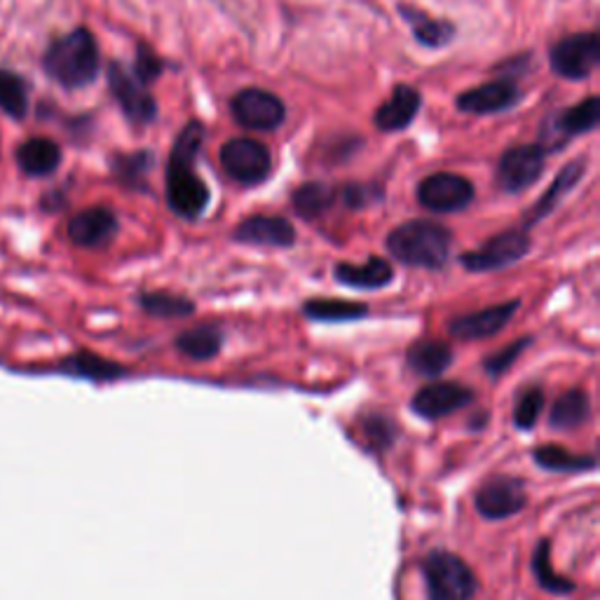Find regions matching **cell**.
Returning a JSON list of instances; mask_svg holds the SVG:
<instances>
[{
    "label": "cell",
    "mask_w": 600,
    "mask_h": 600,
    "mask_svg": "<svg viewBox=\"0 0 600 600\" xmlns=\"http://www.w3.org/2000/svg\"><path fill=\"white\" fill-rule=\"evenodd\" d=\"M204 141V127L195 120L178 134L167 164V204L176 216L198 218L209 204V188L195 172V160Z\"/></svg>",
    "instance_id": "6da1fadb"
},
{
    "label": "cell",
    "mask_w": 600,
    "mask_h": 600,
    "mask_svg": "<svg viewBox=\"0 0 600 600\" xmlns=\"http://www.w3.org/2000/svg\"><path fill=\"white\" fill-rule=\"evenodd\" d=\"M450 249H453V233L446 225L425 218L401 223L387 237V251L399 263L411 267L441 270L450 259Z\"/></svg>",
    "instance_id": "7a4b0ae2"
},
{
    "label": "cell",
    "mask_w": 600,
    "mask_h": 600,
    "mask_svg": "<svg viewBox=\"0 0 600 600\" xmlns=\"http://www.w3.org/2000/svg\"><path fill=\"white\" fill-rule=\"evenodd\" d=\"M45 71L68 89H78L95 83L99 75V48L87 28H75L68 36L59 38L45 52Z\"/></svg>",
    "instance_id": "3957f363"
},
{
    "label": "cell",
    "mask_w": 600,
    "mask_h": 600,
    "mask_svg": "<svg viewBox=\"0 0 600 600\" xmlns=\"http://www.w3.org/2000/svg\"><path fill=\"white\" fill-rule=\"evenodd\" d=\"M427 600H472L478 582L474 570L458 553L446 549L429 551L423 561Z\"/></svg>",
    "instance_id": "277c9868"
},
{
    "label": "cell",
    "mask_w": 600,
    "mask_h": 600,
    "mask_svg": "<svg viewBox=\"0 0 600 600\" xmlns=\"http://www.w3.org/2000/svg\"><path fill=\"white\" fill-rule=\"evenodd\" d=\"M530 251V235L525 230H507L490 237L484 247L467 251L460 257V263L470 273H498L509 265L518 263Z\"/></svg>",
    "instance_id": "5b68a950"
},
{
    "label": "cell",
    "mask_w": 600,
    "mask_h": 600,
    "mask_svg": "<svg viewBox=\"0 0 600 600\" xmlns=\"http://www.w3.org/2000/svg\"><path fill=\"white\" fill-rule=\"evenodd\" d=\"M225 174L242 186L263 184L273 170V155L257 139H233L221 148Z\"/></svg>",
    "instance_id": "8992f818"
},
{
    "label": "cell",
    "mask_w": 600,
    "mask_h": 600,
    "mask_svg": "<svg viewBox=\"0 0 600 600\" xmlns=\"http://www.w3.org/2000/svg\"><path fill=\"white\" fill-rule=\"evenodd\" d=\"M528 492L518 476H492L476 490L474 507L488 521H504L523 512Z\"/></svg>",
    "instance_id": "52a82bcc"
},
{
    "label": "cell",
    "mask_w": 600,
    "mask_h": 600,
    "mask_svg": "<svg viewBox=\"0 0 600 600\" xmlns=\"http://www.w3.org/2000/svg\"><path fill=\"white\" fill-rule=\"evenodd\" d=\"M417 200L434 214H455L472 204L474 184L460 174H432L420 184Z\"/></svg>",
    "instance_id": "ba28073f"
},
{
    "label": "cell",
    "mask_w": 600,
    "mask_h": 600,
    "mask_svg": "<svg viewBox=\"0 0 600 600\" xmlns=\"http://www.w3.org/2000/svg\"><path fill=\"white\" fill-rule=\"evenodd\" d=\"M600 64V42L596 34H577L563 38L551 50V68L559 78L584 80Z\"/></svg>",
    "instance_id": "9c48e42d"
},
{
    "label": "cell",
    "mask_w": 600,
    "mask_h": 600,
    "mask_svg": "<svg viewBox=\"0 0 600 600\" xmlns=\"http://www.w3.org/2000/svg\"><path fill=\"white\" fill-rule=\"evenodd\" d=\"M518 308H521L518 300H507V303L490 305L478 312L460 314V317L448 322V334L455 340H464V342L492 338L502 334L504 328L514 322Z\"/></svg>",
    "instance_id": "30bf717a"
},
{
    "label": "cell",
    "mask_w": 600,
    "mask_h": 600,
    "mask_svg": "<svg viewBox=\"0 0 600 600\" xmlns=\"http://www.w3.org/2000/svg\"><path fill=\"white\" fill-rule=\"evenodd\" d=\"M233 113L239 125L257 132H273L287 117V109H284L282 99L259 87H249L237 92V97L233 99Z\"/></svg>",
    "instance_id": "8fae6325"
},
{
    "label": "cell",
    "mask_w": 600,
    "mask_h": 600,
    "mask_svg": "<svg viewBox=\"0 0 600 600\" xmlns=\"http://www.w3.org/2000/svg\"><path fill=\"white\" fill-rule=\"evenodd\" d=\"M474 399V389L462 383H432L417 389V395L411 399V409L415 415L434 423V420L467 409Z\"/></svg>",
    "instance_id": "7c38bea8"
},
{
    "label": "cell",
    "mask_w": 600,
    "mask_h": 600,
    "mask_svg": "<svg viewBox=\"0 0 600 600\" xmlns=\"http://www.w3.org/2000/svg\"><path fill=\"white\" fill-rule=\"evenodd\" d=\"M545 170V148L542 146H516L500 158L498 184L507 192H521L530 188Z\"/></svg>",
    "instance_id": "4fadbf2b"
},
{
    "label": "cell",
    "mask_w": 600,
    "mask_h": 600,
    "mask_svg": "<svg viewBox=\"0 0 600 600\" xmlns=\"http://www.w3.org/2000/svg\"><path fill=\"white\" fill-rule=\"evenodd\" d=\"M109 83L113 89V97L117 99L120 107H123L129 120L141 125L153 123L158 115V103L146 92V85L137 80V75L127 71L123 64H111Z\"/></svg>",
    "instance_id": "5bb4252c"
},
{
    "label": "cell",
    "mask_w": 600,
    "mask_h": 600,
    "mask_svg": "<svg viewBox=\"0 0 600 600\" xmlns=\"http://www.w3.org/2000/svg\"><path fill=\"white\" fill-rule=\"evenodd\" d=\"M235 242L253 245V247H273L289 249L296 242V228L282 216H249L237 225Z\"/></svg>",
    "instance_id": "9a60e30c"
},
{
    "label": "cell",
    "mask_w": 600,
    "mask_h": 600,
    "mask_svg": "<svg viewBox=\"0 0 600 600\" xmlns=\"http://www.w3.org/2000/svg\"><path fill=\"white\" fill-rule=\"evenodd\" d=\"M600 123V101L598 97L584 99L577 107L567 109L557 120H551L547 125L545 134V150L549 148H561L570 137H577V134H587L596 129Z\"/></svg>",
    "instance_id": "2e32d148"
},
{
    "label": "cell",
    "mask_w": 600,
    "mask_h": 600,
    "mask_svg": "<svg viewBox=\"0 0 600 600\" xmlns=\"http://www.w3.org/2000/svg\"><path fill=\"white\" fill-rule=\"evenodd\" d=\"M518 99L521 89L512 80H495L462 92L458 99V109L472 115H490L516 107Z\"/></svg>",
    "instance_id": "e0dca14e"
},
{
    "label": "cell",
    "mask_w": 600,
    "mask_h": 600,
    "mask_svg": "<svg viewBox=\"0 0 600 600\" xmlns=\"http://www.w3.org/2000/svg\"><path fill=\"white\" fill-rule=\"evenodd\" d=\"M117 233V216L107 207H92L75 214L68 223V237L73 245L97 249L109 245Z\"/></svg>",
    "instance_id": "ac0fdd59"
},
{
    "label": "cell",
    "mask_w": 600,
    "mask_h": 600,
    "mask_svg": "<svg viewBox=\"0 0 600 600\" xmlns=\"http://www.w3.org/2000/svg\"><path fill=\"white\" fill-rule=\"evenodd\" d=\"M334 277H336V282H340L342 287H348V289L378 291V289H385L387 284H392L395 270H392V265H389V261L371 257L364 265L338 263L334 267Z\"/></svg>",
    "instance_id": "d6986e66"
},
{
    "label": "cell",
    "mask_w": 600,
    "mask_h": 600,
    "mask_svg": "<svg viewBox=\"0 0 600 600\" xmlns=\"http://www.w3.org/2000/svg\"><path fill=\"white\" fill-rule=\"evenodd\" d=\"M420 103H423V99H420L417 89H413L409 85H397L392 89V97H389L383 107L375 111L373 123L383 132L407 129L415 120V115L420 111Z\"/></svg>",
    "instance_id": "ffe728a7"
},
{
    "label": "cell",
    "mask_w": 600,
    "mask_h": 600,
    "mask_svg": "<svg viewBox=\"0 0 600 600\" xmlns=\"http://www.w3.org/2000/svg\"><path fill=\"white\" fill-rule=\"evenodd\" d=\"M453 348L443 340H417L407 352V364L423 378H437L453 364Z\"/></svg>",
    "instance_id": "44dd1931"
},
{
    "label": "cell",
    "mask_w": 600,
    "mask_h": 600,
    "mask_svg": "<svg viewBox=\"0 0 600 600\" xmlns=\"http://www.w3.org/2000/svg\"><path fill=\"white\" fill-rule=\"evenodd\" d=\"M223 332L214 324L192 326L176 338V350L192 362H212L223 350Z\"/></svg>",
    "instance_id": "7402d4cb"
},
{
    "label": "cell",
    "mask_w": 600,
    "mask_h": 600,
    "mask_svg": "<svg viewBox=\"0 0 600 600\" xmlns=\"http://www.w3.org/2000/svg\"><path fill=\"white\" fill-rule=\"evenodd\" d=\"M591 415V397L584 387H573L553 401L549 425L553 429H577Z\"/></svg>",
    "instance_id": "603a6c76"
},
{
    "label": "cell",
    "mask_w": 600,
    "mask_h": 600,
    "mask_svg": "<svg viewBox=\"0 0 600 600\" xmlns=\"http://www.w3.org/2000/svg\"><path fill=\"white\" fill-rule=\"evenodd\" d=\"M17 162L28 176H48L62 162V148L50 139H28L17 150Z\"/></svg>",
    "instance_id": "cb8c5ba5"
},
{
    "label": "cell",
    "mask_w": 600,
    "mask_h": 600,
    "mask_svg": "<svg viewBox=\"0 0 600 600\" xmlns=\"http://www.w3.org/2000/svg\"><path fill=\"white\" fill-rule=\"evenodd\" d=\"M303 314L312 322L324 324H342L364 320L368 314V308L364 303H354V300H340V298H314L303 305Z\"/></svg>",
    "instance_id": "d4e9b609"
},
{
    "label": "cell",
    "mask_w": 600,
    "mask_h": 600,
    "mask_svg": "<svg viewBox=\"0 0 600 600\" xmlns=\"http://www.w3.org/2000/svg\"><path fill=\"white\" fill-rule=\"evenodd\" d=\"M399 12L407 17L409 26L413 28L415 40L427 45V48H443L446 42L453 40V34H455L453 24H448L443 20H434V17H429V14L420 12L415 8H409V5H401Z\"/></svg>",
    "instance_id": "484cf974"
},
{
    "label": "cell",
    "mask_w": 600,
    "mask_h": 600,
    "mask_svg": "<svg viewBox=\"0 0 600 600\" xmlns=\"http://www.w3.org/2000/svg\"><path fill=\"white\" fill-rule=\"evenodd\" d=\"M64 373L78 375V378H89V380H117L127 375V368L120 366L115 362H109V359L97 357L92 352H78L68 357L62 364Z\"/></svg>",
    "instance_id": "4316f807"
},
{
    "label": "cell",
    "mask_w": 600,
    "mask_h": 600,
    "mask_svg": "<svg viewBox=\"0 0 600 600\" xmlns=\"http://www.w3.org/2000/svg\"><path fill=\"white\" fill-rule=\"evenodd\" d=\"M139 305L150 317L160 320H184L195 312V303L190 298L170 291H143L139 296Z\"/></svg>",
    "instance_id": "83f0119b"
},
{
    "label": "cell",
    "mask_w": 600,
    "mask_h": 600,
    "mask_svg": "<svg viewBox=\"0 0 600 600\" xmlns=\"http://www.w3.org/2000/svg\"><path fill=\"white\" fill-rule=\"evenodd\" d=\"M582 174H584V162L567 164V167L557 176V182H553L551 188L542 195V200H539L533 207V212L528 214V218H525V223L533 225L537 221H542L545 216H549L553 212V207H557L563 200V195H567L570 190L575 188V184L579 182Z\"/></svg>",
    "instance_id": "f1b7e54d"
},
{
    "label": "cell",
    "mask_w": 600,
    "mask_h": 600,
    "mask_svg": "<svg viewBox=\"0 0 600 600\" xmlns=\"http://www.w3.org/2000/svg\"><path fill=\"white\" fill-rule=\"evenodd\" d=\"M537 467L557 474H573V472H589L596 467L593 455H575L561 446H539L535 450Z\"/></svg>",
    "instance_id": "f546056e"
},
{
    "label": "cell",
    "mask_w": 600,
    "mask_h": 600,
    "mask_svg": "<svg viewBox=\"0 0 600 600\" xmlns=\"http://www.w3.org/2000/svg\"><path fill=\"white\" fill-rule=\"evenodd\" d=\"M533 573L539 587H542L547 593H557V596H567L575 591V582H570L561 575H557V570L551 567V542L549 539H542L535 547L533 553Z\"/></svg>",
    "instance_id": "4dcf8cb0"
},
{
    "label": "cell",
    "mask_w": 600,
    "mask_h": 600,
    "mask_svg": "<svg viewBox=\"0 0 600 600\" xmlns=\"http://www.w3.org/2000/svg\"><path fill=\"white\" fill-rule=\"evenodd\" d=\"M336 202V190L326 184H305L293 192V209L308 221L320 218Z\"/></svg>",
    "instance_id": "1f68e13d"
},
{
    "label": "cell",
    "mask_w": 600,
    "mask_h": 600,
    "mask_svg": "<svg viewBox=\"0 0 600 600\" xmlns=\"http://www.w3.org/2000/svg\"><path fill=\"white\" fill-rule=\"evenodd\" d=\"M362 434L373 453H385L387 448L395 446L397 425L392 417H387L383 413H371L362 417Z\"/></svg>",
    "instance_id": "d6a6232c"
},
{
    "label": "cell",
    "mask_w": 600,
    "mask_h": 600,
    "mask_svg": "<svg viewBox=\"0 0 600 600\" xmlns=\"http://www.w3.org/2000/svg\"><path fill=\"white\" fill-rule=\"evenodd\" d=\"M0 109L12 117H24L28 109V92L24 80L20 75L3 68H0Z\"/></svg>",
    "instance_id": "836d02e7"
},
{
    "label": "cell",
    "mask_w": 600,
    "mask_h": 600,
    "mask_svg": "<svg viewBox=\"0 0 600 600\" xmlns=\"http://www.w3.org/2000/svg\"><path fill=\"white\" fill-rule=\"evenodd\" d=\"M542 411H545V389L539 385L523 389L514 403V425L518 429H533Z\"/></svg>",
    "instance_id": "e575fe53"
},
{
    "label": "cell",
    "mask_w": 600,
    "mask_h": 600,
    "mask_svg": "<svg viewBox=\"0 0 600 600\" xmlns=\"http://www.w3.org/2000/svg\"><path fill=\"white\" fill-rule=\"evenodd\" d=\"M150 164H153V155L148 153H134V155H125L115 160V174L120 176V182H125L127 186H137L141 178L146 176V172L150 170Z\"/></svg>",
    "instance_id": "d590c367"
},
{
    "label": "cell",
    "mask_w": 600,
    "mask_h": 600,
    "mask_svg": "<svg viewBox=\"0 0 600 600\" xmlns=\"http://www.w3.org/2000/svg\"><path fill=\"white\" fill-rule=\"evenodd\" d=\"M528 342H530V338H521V340H516V342H512V345H507L504 350L490 354V357L486 359V362H484V371H486L488 375H492V378H498V375L507 373L509 368H512V364L516 362V359L521 357V352H523L525 348H528Z\"/></svg>",
    "instance_id": "8d00e7d4"
},
{
    "label": "cell",
    "mask_w": 600,
    "mask_h": 600,
    "mask_svg": "<svg viewBox=\"0 0 600 600\" xmlns=\"http://www.w3.org/2000/svg\"><path fill=\"white\" fill-rule=\"evenodd\" d=\"M164 64L162 59L148 48V45H139L137 48V64H134V75H137V80L141 85H150L158 80V75L162 73Z\"/></svg>",
    "instance_id": "74e56055"
},
{
    "label": "cell",
    "mask_w": 600,
    "mask_h": 600,
    "mask_svg": "<svg viewBox=\"0 0 600 600\" xmlns=\"http://www.w3.org/2000/svg\"><path fill=\"white\" fill-rule=\"evenodd\" d=\"M375 195H378V190L373 186H350L345 190V202H348L352 209H364L371 202H375Z\"/></svg>",
    "instance_id": "f35d334b"
}]
</instances>
